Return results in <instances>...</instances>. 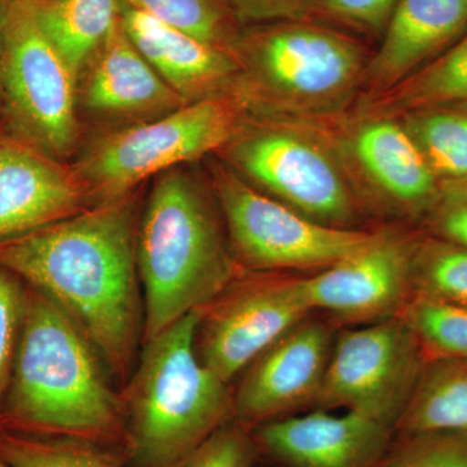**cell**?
Wrapping results in <instances>:
<instances>
[{"mask_svg":"<svg viewBox=\"0 0 467 467\" xmlns=\"http://www.w3.org/2000/svg\"><path fill=\"white\" fill-rule=\"evenodd\" d=\"M140 190L0 242V266L75 319L121 387L143 343L137 266Z\"/></svg>","mask_w":467,"mask_h":467,"instance_id":"1","label":"cell"},{"mask_svg":"<svg viewBox=\"0 0 467 467\" xmlns=\"http://www.w3.org/2000/svg\"><path fill=\"white\" fill-rule=\"evenodd\" d=\"M107 371L75 319L27 285L26 325L0 405V431L88 442L126 457L124 405Z\"/></svg>","mask_w":467,"mask_h":467,"instance_id":"2","label":"cell"},{"mask_svg":"<svg viewBox=\"0 0 467 467\" xmlns=\"http://www.w3.org/2000/svg\"><path fill=\"white\" fill-rule=\"evenodd\" d=\"M137 266L143 343L207 306L243 272L213 190L186 168L156 177L140 211Z\"/></svg>","mask_w":467,"mask_h":467,"instance_id":"3","label":"cell"},{"mask_svg":"<svg viewBox=\"0 0 467 467\" xmlns=\"http://www.w3.org/2000/svg\"><path fill=\"white\" fill-rule=\"evenodd\" d=\"M201 309L149 342L122 386L126 461L133 467H183L234 420V391L195 349Z\"/></svg>","mask_w":467,"mask_h":467,"instance_id":"4","label":"cell"},{"mask_svg":"<svg viewBox=\"0 0 467 467\" xmlns=\"http://www.w3.org/2000/svg\"><path fill=\"white\" fill-rule=\"evenodd\" d=\"M235 57L252 115L303 121L339 115L368 64L358 42L312 18L245 26Z\"/></svg>","mask_w":467,"mask_h":467,"instance_id":"5","label":"cell"},{"mask_svg":"<svg viewBox=\"0 0 467 467\" xmlns=\"http://www.w3.org/2000/svg\"><path fill=\"white\" fill-rule=\"evenodd\" d=\"M217 153L254 189L304 216L344 229L358 221L352 177L313 121L252 115Z\"/></svg>","mask_w":467,"mask_h":467,"instance_id":"6","label":"cell"},{"mask_svg":"<svg viewBox=\"0 0 467 467\" xmlns=\"http://www.w3.org/2000/svg\"><path fill=\"white\" fill-rule=\"evenodd\" d=\"M252 116L238 91L99 135L72 165L92 205L140 190L150 177L223 150Z\"/></svg>","mask_w":467,"mask_h":467,"instance_id":"7","label":"cell"},{"mask_svg":"<svg viewBox=\"0 0 467 467\" xmlns=\"http://www.w3.org/2000/svg\"><path fill=\"white\" fill-rule=\"evenodd\" d=\"M78 77L36 24L27 0H8L0 100L14 137L66 162L81 142Z\"/></svg>","mask_w":467,"mask_h":467,"instance_id":"8","label":"cell"},{"mask_svg":"<svg viewBox=\"0 0 467 467\" xmlns=\"http://www.w3.org/2000/svg\"><path fill=\"white\" fill-rule=\"evenodd\" d=\"M212 190L243 272L326 269L356 254L374 233L325 225L254 189L229 165L212 168Z\"/></svg>","mask_w":467,"mask_h":467,"instance_id":"9","label":"cell"},{"mask_svg":"<svg viewBox=\"0 0 467 467\" xmlns=\"http://www.w3.org/2000/svg\"><path fill=\"white\" fill-rule=\"evenodd\" d=\"M426 355L401 317L337 334L313 409L358 414L395 429Z\"/></svg>","mask_w":467,"mask_h":467,"instance_id":"10","label":"cell"},{"mask_svg":"<svg viewBox=\"0 0 467 467\" xmlns=\"http://www.w3.org/2000/svg\"><path fill=\"white\" fill-rule=\"evenodd\" d=\"M304 276L242 272L201 309L195 349L223 382L312 315Z\"/></svg>","mask_w":467,"mask_h":467,"instance_id":"11","label":"cell"},{"mask_svg":"<svg viewBox=\"0 0 467 467\" xmlns=\"http://www.w3.org/2000/svg\"><path fill=\"white\" fill-rule=\"evenodd\" d=\"M417 239L393 230L374 233L364 248L304 278L313 312L344 324L400 317L414 297Z\"/></svg>","mask_w":467,"mask_h":467,"instance_id":"12","label":"cell"},{"mask_svg":"<svg viewBox=\"0 0 467 467\" xmlns=\"http://www.w3.org/2000/svg\"><path fill=\"white\" fill-rule=\"evenodd\" d=\"M348 173L358 177L383 209L407 218H426L441 190L410 135L399 119L361 115L340 130L328 134Z\"/></svg>","mask_w":467,"mask_h":467,"instance_id":"13","label":"cell"},{"mask_svg":"<svg viewBox=\"0 0 467 467\" xmlns=\"http://www.w3.org/2000/svg\"><path fill=\"white\" fill-rule=\"evenodd\" d=\"M333 324L309 317L243 371L234 420L248 431L315 405L335 343Z\"/></svg>","mask_w":467,"mask_h":467,"instance_id":"14","label":"cell"},{"mask_svg":"<svg viewBox=\"0 0 467 467\" xmlns=\"http://www.w3.org/2000/svg\"><path fill=\"white\" fill-rule=\"evenodd\" d=\"M78 112L113 122L140 124L174 112L184 101L150 66L119 23L78 75Z\"/></svg>","mask_w":467,"mask_h":467,"instance_id":"15","label":"cell"},{"mask_svg":"<svg viewBox=\"0 0 467 467\" xmlns=\"http://www.w3.org/2000/svg\"><path fill=\"white\" fill-rule=\"evenodd\" d=\"M261 459L276 467H378L393 438L389 427L358 414L313 409L252 430Z\"/></svg>","mask_w":467,"mask_h":467,"instance_id":"16","label":"cell"},{"mask_svg":"<svg viewBox=\"0 0 467 467\" xmlns=\"http://www.w3.org/2000/svg\"><path fill=\"white\" fill-rule=\"evenodd\" d=\"M94 207L72 165L0 137V242Z\"/></svg>","mask_w":467,"mask_h":467,"instance_id":"17","label":"cell"},{"mask_svg":"<svg viewBox=\"0 0 467 467\" xmlns=\"http://www.w3.org/2000/svg\"><path fill=\"white\" fill-rule=\"evenodd\" d=\"M121 23L135 47L184 104L238 88L241 67L229 52L122 5Z\"/></svg>","mask_w":467,"mask_h":467,"instance_id":"18","label":"cell"},{"mask_svg":"<svg viewBox=\"0 0 467 467\" xmlns=\"http://www.w3.org/2000/svg\"><path fill=\"white\" fill-rule=\"evenodd\" d=\"M466 27L467 0H396L382 45L362 77L368 99L413 75Z\"/></svg>","mask_w":467,"mask_h":467,"instance_id":"19","label":"cell"},{"mask_svg":"<svg viewBox=\"0 0 467 467\" xmlns=\"http://www.w3.org/2000/svg\"><path fill=\"white\" fill-rule=\"evenodd\" d=\"M36 24L77 77L121 15L119 0H27Z\"/></svg>","mask_w":467,"mask_h":467,"instance_id":"20","label":"cell"},{"mask_svg":"<svg viewBox=\"0 0 467 467\" xmlns=\"http://www.w3.org/2000/svg\"><path fill=\"white\" fill-rule=\"evenodd\" d=\"M450 431L467 435V361L427 358L393 434Z\"/></svg>","mask_w":467,"mask_h":467,"instance_id":"21","label":"cell"},{"mask_svg":"<svg viewBox=\"0 0 467 467\" xmlns=\"http://www.w3.org/2000/svg\"><path fill=\"white\" fill-rule=\"evenodd\" d=\"M457 101H467V33L436 60L365 101L361 115L399 119L411 110Z\"/></svg>","mask_w":467,"mask_h":467,"instance_id":"22","label":"cell"},{"mask_svg":"<svg viewBox=\"0 0 467 467\" xmlns=\"http://www.w3.org/2000/svg\"><path fill=\"white\" fill-rule=\"evenodd\" d=\"M436 178L467 183V113L427 107L400 116Z\"/></svg>","mask_w":467,"mask_h":467,"instance_id":"23","label":"cell"},{"mask_svg":"<svg viewBox=\"0 0 467 467\" xmlns=\"http://www.w3.org/2000/svg\"><path fill=\"white\" fill-rule=\"evenodd\" d=\"M235 57L244 26L223 0H119Z\"/></svg>","mask_w":467,"mask_h":467,"instance_id":"24","label":"cell"},{"mask_svg":"<svg viewBox=\"0 0 467 467\" xmlns=\"http://www.w3.org/2000/svg\"><path fill=\"white\" fill-rule=\"evenodd\" d=\"M0 457L11 467H125L119 451L67 439L0 431Z\"/></svg>","mask_w":467,"mask_h":467,"instance_id":"25","label":"cell"},{"mask_svg":"<svg viewBox=\"0 0 467 467\" xmlns=\"http://www.w3.org/2000/svg\"><path fill=\"white\" fill-rule=\"evenodd\" d=\"M414 296L467 308V250L435 236L417 241Z\"/></svg>","mask_w":467,"mask_h":467,"instance_id":"26","label":"cell"},{"mask_svg":"<svg viewBox=\"0 0 467 467\" xmlns=\"http://www.w3.org/2000/svg\"><path fill=\"white\" fill-rule=\"evenodd\" d=\"M427 358L467 361V308L414 296L401 313Z\"/></svg>","mask_w":467,"mask_h":467,"instance_id":"27","label":"cell"},{"mask_svg":"<svg viewBox=\"0 0 467 467\" xmlns=\"http://www.w3.org/2000/svg\"><path fill=\"white\" fill-rule=\"evenodd\" d=\"M378 467H467V435L450 431L393 434Z\"/></svg>","mask_w":467,"mask_h":467,"instance_id":"28","label":"cell"},{"mask_svg":"<svg viewBox=\"0 0 467 467\" xmlns=\"http://www.w3.org/2000/svg\"><path fill=\"white\" fill-rule=\"evenodd\" d=\"M26 309L27 285L11 270L0 266V405L23 335Z\"/></svg>","mask_w":467,"mask_h":467,"instance_id":"29","label":"cell"},{"mask_svg":"<svg viewBox=\"0 0 467 467\" xmlns=\"http://www.w3.org/2000/svg\"><path fill=\"white\" fill-rule=\"evenodd\" d=\"M260 460L251 431L233 420L204 442L183 467H257Z\"/></svg>","mask_w":467,"mask_h":467,"instance_id":"30","label":"cell"},{"mask_svg":"<svg viewBox=\"0 0 467 467\" xmlns=\"http://www.w3.org/2000/svg\"><path fill=\"white\" fill-rule=\"evenodd\" d=\"M395 5L396 0H316L315 17L359 32L383 34Z\"/></svg>","mask_w":467,"mask_h":467,"instance_id":"31","label":"cell"},{"mask_svg":"<svg viewBox=\"0 0 467 467\" xmlns=\"http://www.w3.org/2000/svg\"><path fill=\"white\" fill-rule=\"evenodd\" d=\"M426 220L431 236L467 250V183H453L442 190Z\"/></svg>","mask_w":467,"mask_h":467,"instance_id":"32","label":"cell"},{"mask_svg":"<svg viewBox=\"0 0 467 467\" xmlns=\"http://www.w3.org/2000/svg\"><path fill=\"white\" fill-rule=\"evenodd\" d=\"M243 26L315 18L316 0H223Z\"/></svg>","mask_w":467,"mask_h":467,"instance_id":"33","label":"cell"},{"mask_svg":"<svg viewBox=\"0 0 467 467\" xmlns=\"http://www.w3.org/2000/svg\"><path fill=\"white\" fill-rule=\"evenodd\" d=\"M7 5L8 0H0V67H2L3 36H5V21Z\"/></svg>","mask_w":467,"mask_h":467,"instance_id":"34","label":"cell"},{"mask_svg":"<svg viewBox=\"0 0 467 467\" xmlns=\"http://www.w3.org/2000/svg\"><path fill=\"white\" fill-rule=\"evenodd\" d=\"M0 467H11L8 465L7 462H5V460L2 459V457H0Z\"/></svg>","mask_w":467,"mask_h":467,"instance_id":"35","label":"cell"}]
</instances>
